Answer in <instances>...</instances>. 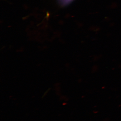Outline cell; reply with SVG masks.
I'll return each instance as SVG.
<instances>
[{
	"label": "cell",
	"mask_w": 121,
	"mask_h": 121,
	"mask_svg": "<svg viewBox=\"0 0 121 121\" xmlns=\"http://www.w3.org/2000/svg\"><path fill=\"white\" fill-rule=\"evenodd\" d=\"M59 2L62 5H65L67 4L71 0H58Z\"/></svg>",
	"instance_id": "cell-1"
}]
</instances>
